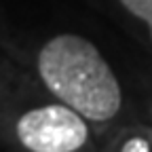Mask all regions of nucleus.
Here are the masks:
<instances>
[{"mask_svg":"<svg viewBox=\"0 0 152 152\" xmlns=\"http://www.w3.org/2000/svg\"><path fill=\"white\" fill-rule=\"evenodd\" d=\"M38 72L61 104L85 118L104 123L121 110V85L93 42L76 34H59L40 49Z\"/></svg>","mask_w":152,"mask_h":152,"instance_id":"1","label":"nucleus"},{"mask_svg":"<svg viewBox=\"0 0 152 152\" xmlns=\"http://www.w3.org/2000/svg\"><path fill=\"white\" fill-rule=\"evenodd\" d=\"M17 137L30 152H76L89 137L85 116L66 104H51L21 114Z\"/></svg>","mask_w":152,"mask_h":152,"instance_id":"2","label":"nucleus"},{"mask_svg":"<svg viewBox=\"0 0 152 152\" xmlns=\"http://www.w3.org/2000/svg\"><path fill=\"white\" fill-rule=\"evenodd\" d=\"M121 4L137 19L148 23L150 28V38H152V0H121Z\"/></svg>","mask_w":152,"mask_h":152,"instance_id":"3","label":"nucleus"},{"mask_svg":"<svg viewBox=\"0 0 152 152\" xmlns=\"http://www.w3.org/2000/svg\"><path fill=\"white\" fill-rule=\"evenodd\" d=\"M121 152H150V144L144 137H131L125 142Z\"/></svg>","mask_w":152,"mask_h":152,"instance_id":"4","label":"nucleus"}]
</instances>
